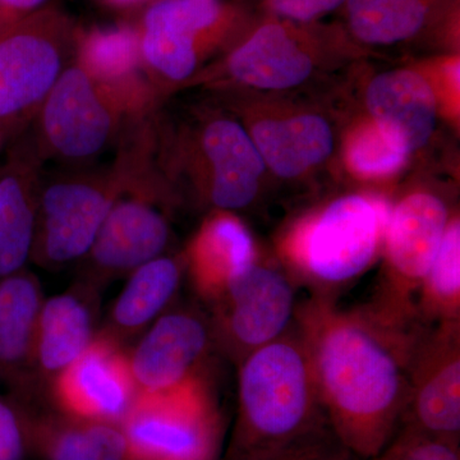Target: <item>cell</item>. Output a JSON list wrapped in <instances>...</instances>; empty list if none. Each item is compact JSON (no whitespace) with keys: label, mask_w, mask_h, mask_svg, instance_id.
<instances>
[{"label":"cell","mask_w":460,"mask_h":460,"mask_svg":"<svg viewBox=\"0 0 460 460\" xmlns=\"http://www.w3.org/2000/svg\"><path fill=\"white\" fill-rule=\"evenodd\" d=\"M332 434L359 460L378 456L394 438L408 401V370L429 326H402L368 305L341 310L314 296L296 308Z\"/></svg>","instance_id":"obj_1"},{"label":"cell","mask_w":460,"mask_h":460,"mask_svg":"<svg viewBox=\"0 0 460 460\" xmlns=\"http://www.w3.org/2000/svg\"><path fill=\"white\" fill-rule=\"evenodd\" d=\"M328 426L296 323L238 362L237 420L226 460H268Z\"/></svg>","instance_id":"obj_2"},{"label":"cell","mask_w":460,"mask_h":460,"mask_svg":"<svg viewBox=\"0 0 460 460\" xmlns=\"http://www.w3.org/2000/svg\"><path fill=\"white\" fill-rule=\"evenodd\" d=\"M151 146L154 164L175 195V187L186 183L202 205L230 213L259 195L265 163L250 133L232 118L205 111L175 126L157 111Z\"/></svg>","instance_id":"obj_3"},{"label":"cell","mask_w":460,"mask_h":460,"mask_svg":"<svg viewBox=\"0 0 460 460\" xmlns=\"http://www.w3.org/2000/svg\"><path fill=\"white\" fill-rule=\"evenodd\" d=\"M390 208L383 199L344 196L296 223L284 239V259L314 296L332 293L362 275L385 237Z\"/></svg>","instance_id":"obj_4"},{"label":"cell","mask_w":460,"mask_h":460,"mask_svg":"<svg viewBox=\"0 0 460 460\" xmlns=\"http://www.w3.org/2000/svg\"><path fill=\"white\" fill-rule=\"evenodd\" d=\"M252 26L244 5L222 0H155L137 30L144 74L164 100L195 77L208 58L232 48Z\"/></svg>","instance_id":"obj_5"},{"label":"cell","mask_w":460,"mask_h":460,"mask_svg":"<svg viewBox=\"0 0 460 460\" xmlns=\"http://www.w3.org/2000/svg\"><path fill=\"white\" fill-rule=\"evenodd\" d=\"M153 113L72 60L42 102L31 133L42 159L77 168L119 141L129 124Z\"/></svg>","instance_id":"obj_6"},{"label":"cell","mask_w":460,"mask_h":460,"mask_svg":"<svg viewBox=\"0 0 460 460\" xmlns=\"http://www.w3.org/2000/svg\"><path fill=\"white\" fill-rule=\"evenodd\" d=\"M78 32L68 14L51 7L0 31V131L9 140L31 127L74 60Z\"/></svg>","instance_id":"obj_7"},{"label":"cell","mask_w":460,"mask_h":460,"mask_svg":"<svg viewBox=\"0 0 460 460\" xmlns=\"http://www.w3.org/2000/svg\"><path fill=\"white\" fill-rule=\"evenodd\" d=\"M128 460H217L222 420L205 375L137 392L120 422Z\"/></svg>","instance_id":"obj_8"},{"label":"cell","mask_w":460,"mask_h":460,"mask_svg":"<svg viewBox=\"0 0 460 460\" xmlns=\"http://www.w3.org/2000/svg\"><path fill=\"white\" fill-rule=\"evenodd\" d=\"M124 186L118 156L104 168L77 166L42 181L31 260L50 269L83 260Z\"/></svg>","instance_id":"obj_9"},{"label":"cell","mask_w":460,"mask_h":460,"mask_svg":"<svg viewBox=\"0 0 460 460\" xmlns=\"http://www.w3.org/2000/svg\"><path fill=\"white\" fill-rule=\"evenodd\" d=\"M174 199L175 193L151 163L129 166L126 186L81 260L90 281L119 277L162 256L171 241L168 210Z\"/></svg>","instance_id":"obj_10"},{"label":"cell","mask_w":460,"mask_h":460,"mask_svg":"<svg viewBox=\"0 0 460 460\" xmlns=\"http://www.w3.org/2000/svg\"><path fill=\"white\" fill-rule=\"evenodd\" d=\"M338 33L314 22L266 17L253 23L222 60L199 71L183 87L235 84L257 90L293 89L311 77L320 48Z\"/></svg>","instance_id":"obj_11"},{"label":"cell","mask_w":460,"mask_h":460,"mask_svg":"<svg viewBox=\"0 0 460 460\" xmlns=\"http://www.w3.org/2000/svg\"><path fill=\"white\" fill-rule=\"evenodd\" d=\"M452 217L443 199L428 192L405 196L390 211L386 266L370 307L404 325L420 323L416 298Z\"/></svg>","instance_id":"obj_12"},{"label":"cell","mask_w":460,"mask_h":460,"mask_svg":"<svg viewBox=\"0 0 460 460\" xmlns=\"http://www.w3.org/2000/svg\"><path fill=\"white\" fill-rule=\"evenodd\" d=\"M211 305L215 343L237 363L292 329L298 308L292 277L260 260Z\"/></svg>","instance_id":"obj_13"},{"label":"cell","mask_w":460,"mask_h":460,"mask_svg":"<svg viewBox=\"0 0 460 460\" xmlns=\"http://www.w3.org/2000/svg\"><path fill=\"white\" fill-rule=\"evenodd\" d=\"M402 425L459 445L460 321L429 326L408 370Z\"/></svg>","instance_id":"obj_14"},{"label":"cell","mask_w":460,"mask_h":460,"mask_svg":"<svg viewBox=\"0 0 460 460\" xmlns=\"http://www.w3.org/2000/svg\"><path fill=\"white\" fill-rule=\"evenodd\" d=\"M54 399L66 416L120 425L137 394L129 356L107 332L54 377Z\"/></svg>","instance_id":"obj_15"},{"label":"cell","mask_w":460,"mask_h":460,"mask_svg":"<svg viewBox=\"0 0 460 460\" xmlns=\"http://www.w3.org/2000/svg\"><path fill=\"white\" fill-rule=\"evenodd\" d=\"M217 347L210 317L193 307L160 316L129 356L137 392H154L205 375Z\"/></svg>","instance_id":"obj_16"},{"label":"cell","mask_w":460,"mask_h":460,"mask_svg":"<svg viewBox=\"0 0 460 460\" xmlns=\"http://www.w3.org/2000/svg\"><path fill=\"white\" fill-rule=\"evenodd\" d=\"M44 163L27 129L12 141L0 169V279L31 260Z\"/></svg>","instance_id":"obj_17"},{"label":"cell","mask_w":460,"mask_h":460,"mask_svg":"<svg viewBox=\"0 0 460 460\" xmlns=\"http://www.w3.org/2000/svg\"><path fill=\"white\" fill-rule=\"evenodd\" d=\"M184 266L205 301L220 298L259 260L250 230L230 211L214 210L187 247Z\"/></svg>","instance_id":"obj_18"},{"label":"cell","mask_w":460,"mask_h":460,"mask_svg":"<svg viewBox=\"0 0 460 460\" xmlns=\"http://www.w3.org/2000/svg\"><path fill=\"white\" fill-rule=\"evenodd\" d=\"M459 0H345L353 40L368 47H394L432 30L456 29Z\"/></svg>","instance_id":"obj_19"},{"label":"cell","mask_w":460,"mask_h":460,"mask_svg":"<svg viewBox=\"0 0 460 460\" xmlns=\"http://www.w3.org/2000/svg\"><path fill=\"white\" fill-rule=\"evenodd\" d=\"M366 104L374 122L395 135L410 153L425 146L435 131L438 99L419 72L396 69L376 75L368 84Z\"/></svg>","instance_id":"obj_20"},{"label":"cell","mask_w":460,"mask_h":460,"mask_svg":"<svg viewBox=\"0 0 460 460\" xmlns=\"http://www.w3.org/2000/svg\"><path fill=\"white\" fill-rule=\"evenodd\" d=\"M74 60L91 77L120 91L147 111L159 109L163 99L142 69L137 30L128 26L80 30Z\"/></svg>","instance_id":"obj_21"},{"label":"cell","mask_w":460,"mask_h":460,"mask_svg":"<svg viewBox=\"0 0 460 460\" xmlns=\"http://www.w3.org/2000/svg\"><path fill=\"white\" fill-rule=\"evenodd\" d=\"M248 133L265 165L288 180L325 162L334 146L332 127L316 114L256 119Z\"/></svg>","instance_id":"obj_22"},{"label":"cell","mask_w":460,"mask_h":460,"mask_svg":"<svg viewBox=\"0 0 460 460\" xmlns=\"http://www.w3.org/2000/svg\"><path fill=\"white\" fill-rule=\"evenodd\" d=\"M93 339V313L83 292H68L42 302L31 363L56 377L89 347Z\"/></svg>","instance_id":"obj_23"},{"label":"cell","mask_w":460,"mask_h":460,"mask_svg":"<svg viewBox=\"0 0 460 460\" xmlns=\"http://www.w3.org/2000/svg\"><path fill=\"white\" fill-rule=\"evenodd\" d=\"M183 257L159 256L132 271L111 308L108 335L119 341L144 329L172 301L183 275Z\"/></svg>","instance_id":"obj_24"},{"label":"cell","mask_w":460,"mask_h":460,"mask_svg":"<svg viewBox=\"0 0 460 460\" xmlns=\"http://www.w3.org/2000/svg\"><path fill=\"white\" fill-rule=\"evenodd\" d=\"M29 429L45 460H128L122 429L115 423L45 416Z\"/></svg>","instance_id":"obj_25"},{"label":"cell","mask_w":460,"mask_h":460,"mask_svg":"<svg viewBox=\"0 0 460 460\" xmlns=\"http://www.w3.org/2000/svg\"><path fill=\"white\" fill-rule=\"evenodd\" d=\"M41 305L40 284L30 272L0 279V376L17 374L31 363Z\"/></svg>","instance_id":"obj_26"},{"label":"cell","mask_w":460,"mask_h":460,"mask_svg":"<svg viewBox=\"0 0 460 460\" xmlns=\"http://www.w3.org/2000/svg\"><path fill=\"white\" fill-rule=\"evenodd\" d=\"M416 310L425 325L460 321V223L452 217L440 250L420 284Z\"/></svg>","instance_id":"obj_27"},{"label":"cell","mask_w":460,"mask_h":460,"mask_svg":"<svg viewBox=\"0 0 460 460\" xmlns=\"http://www.w3.org/2000/svg\"><path fill=\"white\" fill-rule=\"evenodd\" d=\"M410 151L395 135L377 123L365 124L348 142L347 162L361 178H383L407 163Z\"/></svg>","instance_id":"obj_28"},{"label":"cell","mask_w":460,"mask_h":460,"mask_svg":"<svg viewBox=\"0 0 460 460\" xmlns=\"http://www.w3.org/2000/svg\"><path fill=\"white\" fill-rule=\"evenodd\" d=\"M367 460H460L459 445L401 426L385 449Z\"/></svg>","instance_id":"obj_29"},{"label":"cell","mask_w":460,"mask_h":460,"mask_svg":"<svg viewBox=\"0 0 460 460\" xmlns=\"http://www.w3.org/2000/svg\"><path fill=\"white\" fill-rule=\"evenodd\" d=\"M266 17L313 23L343 7L345 0H252Z\"/></svg>","instance_id":"obj_30"},{"label":"cell","mask_w":460,"mask_h":460,"mask_svg":"<svg viewBox=\"0 0 460 460\" xmlns=\"http://www.w3.org/2000/svg\"><path fill=\"white\" fill-rule=\"evenodd\" d=\"M268 460H359L339 443L332 429L325 428L308 436Z\"/></svg>","instance_id":"obj_31"},{"label":"cell","mask_w":460,"mask_h":460,"mask_svg":"<svg viewBox=\"0 0 460 460\" xmlns=\"http://www.w3.org/2000/svg\"><path fill=\"white\" fill-rule=\"evenodd\" d=\"M23 426L14 411L0 399V460H22Z\"/></svg>","instance_id":"obj_32"},{"label":"cell","mask_w":460,"mask_h":460,"mask_svg":"<svg viewBox=\"0 0 460 460\" xmlns=\"http://www.w3.org/2000/svg\"><path fill=\"white\" fill-rule=\"evenodd\" d=\"M48 0H0V31L45 8Z\"/></svg>","instance_id":"obj_33"},{"label":"cell","mask_w":460,"mask_h":460,"mask_svg":"<svg viewBox=\"0 0 460 460\" xmlns=\"http://www.w3.org/2000/svg\"><path fill=\"white\" fill-rule=\"evenodd\" d=\"M109 4L114 5V7L128 8L133 5L140 4V3L146 2V0H105Z\"/></svg>","instance_id":"obj_34"},{"label":"cell","mask_w":460,"mask_h":460,"mask_svg":"<svg viewBox=\"0 0 460 460\" xmlns=\"http://www.w3.org/2000/svg\"><path fill=\"white\" fill-rule=\"evenodd\" d=\"M11 141L2 131H0V150L4 146L5 142Z\"/></svg>","instance_id":"obj_35"}]
</instances>
